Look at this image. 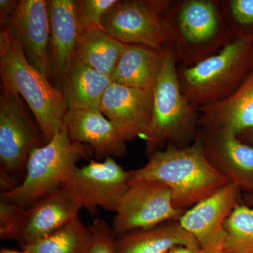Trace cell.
<instances>
[{
    "instance_id": "ba28073f",
    "label": "cell",
    "mask_w": 253,
    "mask_h": 253,
    "mask_svg": "<svg viewBox=\"0 0 253 253\" xmlns=\"http://www.w3.org/2000/svg\"><path fill=\"white\" fill-rule=\"evenodd\" d=\"M81 206L66 187L44 195L28 207L0 201V237L20 246L45 237L78 217Z\"/></svg>"
},
{
    "instance_id": "8fae6325",
    "label": "cell",
    "mask_w": 253,
    "mask_h": 253,
    "mask_svg": "<svg viewBox=\"0 0 253 253\" xmlns=\"http://www.w3.org/2000/svg\"><path fill=\"white\" fill-rule=\"evenodd\" d=\"M129 184V171L114 158H108L102 161L91 160L76 168L66 187L81 208L94 215L98 208L115 212Z\"/></svg>"
},
{
    "instance_id": "4dcf8cb0",
    "label": "cell",
    "mask_w": 253,
    "mask_h": 253,
    "mask_svg": "<svg viewBox=\"0 0 253 253\" xmlns=\"http://www.w3.org/2000/svg\"><path fill=\"white\" fill-rule=\"evenodd\" d=\"M241 203L253 208V194H242Z\"/></svg>"
},
{
    "instance_id": "7a4b0ae2",
    "label": "cell",
    "mask_w": 253,
    "mask_h": 253,
    "mask_svg": "<svg viewBox=\"0 0 253 253\" xmlns=\"http://www.w3.org/2000/svg\"><path fill=\"white\" fill-rule=\"evenodd\" d=\"M1 89L26 101L44 136L45 144L63 126L68 109L63 91L49 78L32 66L21 44L9 32H0Z\"/></svg>"
},
{
    "instance_id": "5bb4252c",
    "label": "cell",
    "mask_w": 253,
    "mask_h": 253,
    "mask_svg": "<svg viewBox=\"0 0 253 253\" xmlns=\"http://www.w3.org/2000/svg\"><path fill=\"white\" fill-rule=\"evenodd\" d=\"M205 156L242 194H253V146L224 128L200 127Z\"/></svg>"
},
{
    "instance_id": "d6a6232c",
    "label": "cell",
    "mask_w": 253,
    "mask_h": 253,
    "mask_svg": "<svg viewBox=\"0 0 253 253\" xmlns=\"http://www.w3.org/2000/svg\"><path fill=\"white\" fill-rule=\"evenodd\" d=\"M253 53L252 55V58H251V70L253 69Z\"/></svg>"
},
{
    "instance_id": "4316f807",
    "label": "cell",
    "mask_w": 253,
    "mask_h": 253,
    "mask_svg": "<svg viewBox=\"0 0 253 253\" xmlns=\"http://www.w3.org/2000/svg\"><path fill=\"white\" fill-rule=\"evenodd\" d=\"M91 226L92 239L87 253H118L116 247L117 236L106 221L95 219Z\"/></svg>"
},
{
    "instance_id": "ffe728a7",
    "label": "cell",
    "mask_w": 253,
    "mask_h": 253,
    "mask_svg": "<svg viewBox=\"0 0 253 253\" xmlns=\"http://www.w3.org/2000/svg\"><path fill=\"white\" fill-rule=\"evenodd\" d=\"M178 246L199 247L179 220L129 231L116 238L118 253H168Z\"/></svg>"
},
{
    "instance_id": "cb8c5ba5",
    "label": "cell",
    "mask_w": 253,
    "mask_h": 253,
    "mask_svg": "<svg viewBox=\"0 0 253 253\" xmlns=\"http://www.w3.org/2000/svg\"><path fill=\"white\" fill-rule=\"evenodd\" d=\"M223 253H253V208L240 203L225 224Z\"/></svg>"
},
{
    "instance_id": "52a82bcc",
    "label": "cell",
    "mask_w": 253,
    "mask_h": 253,
    "mask_svg": "<svg viewBox=\"0 0 253 253\" xmlns=\"http://www.w3.org/2000/svg\"><path fill=\"white\" fill-rule=\"evenodd\" d=\"M21 99L3 89L0 94L1 192L22 182L32 151L45 144L39 125Z\"/></svg>"
},
{
    "instance_id": "9c48e42d",
    "label": "cell",
    "mask_w": 253,
    "mask_h": 253,
    "mask_svg": "<svg viewBox=\"0 0 253 253\" xmlns=\"http://www.w3.org/2000/svg\"><path fill=\"white\" fill-rule=\"evenodd\" d=\"M172 1H118L104 15L103 28L125 44L146 46L161 51L172 44L164 14Z\"/></svg>"
},
{
    "instance_id": "83f0119b",
    "label": "cell",
    "mask_w": 253,
    "mask_h": 253,
    "mask_svg": "<svg viewBox=\"0 0 253 253\" xmlns=\"http://www.w3.org/2000/svg\"><path fill=\"white\" fill-rule=\"evenodd\" d=\"M17 1L1 0L0 1V24L4 22L12 12Z\"/></svg>"
},
{
    "instance_id": "277c9868",
    "label": "cell",
    "mask_w": 253,
    "mask_h": 253,
    "mask_svg": "<svg viewBox=\"0 0 253 253\" xmlns=\"http://www.w3.org/2000/svg\"><path fill=\"white\" fill-rule=\"evenodd\" d=\"M176 64L174 48L168 44L163 49L162 66L152 90V121L144 139L149 156L166 144L189 146L199 131V111L181 91Z\"/></svg>"
},
{
    "instance_id": "9a60e30c",
    "label": "cell",
    "mask_w": 253,
    "mask_h": 253,
    "mask_svg": "<svg viewBox=\"0 0 253 253\" xmlns=\"http://www.w3.org/2000/svg\"><path fill=\"white\" fill-rule=\"evenodd\" d=\"M100 111L116 126L125 142L144 139L152 121V90L112 83L105 92Z\"/></svg>"
},
{
    "instance_id": "f546056e",
    "label": "cell",
    "mask_w": 253,
    "mask_h": 253,
    "mask_svg": "<svg viewBox=\"0 0 253 253\" xmlns=\"http://www.w3.org/2000/svg\"><path fill=\"white\" fill-rule=\"evenodd\" d=\"M239 138L240 140L242 141L243 142L253 146V129L241 134V136H239Z\"/></svg>"
},
{
    "instance_id": "7c38bea8",
    "label": "cell",
    "mask_w": 253,
    "mask_h": 253,
    "mask_svg": "<svg viewBox=\"0 0 253 253\" xmlns=\"http://www.w3.org/2000/svg\"><path fill=\"white\" fill-rule=\"evenodd\" d=\"M242 193L229 183L184 212L181 225L197 241L204 253H223L228 218L241 203Z\"/></svg>"
},
{
    "instance_id": "d4e9b609",
    "label": "cell",
    "mask_w": 253,
    "mask_h": 253,
    "mask_svg": "<svg viewBox=\"0 0 253 253\" xmlns=\"http://www.w3.org/2000/svg\"><path fill=\"white\" fill-rule=\"evenodd\" d=\"M226 24L234 38L253 42V0L221 1Z\"/></svg>"
},
{
    "instance_id": "7402d4cb",
    "label": "cell",
    "mask_w": 253,
    "mask_h": 253,
    "mask_svg": "<svg viewBox=\"0 0 253 253\" xmlns=\"http://www.w3.org/2000/svg\"><path fill=\"white\" fill-rule=\"evenodd\" d=\"M125 46L104 29L97 28L80 35L76 56L84 64L111 76Z\"/></svg>"
},
{
    "instance_id": "1f68e13d",
    "label": "cell",
    "mask_w": 253,
    "mask_h": 253,
    "mask_svg": "<svg viewBox=\"0 0 253 253\" xmlns=\"http://www.w3.org/2000/svg\"><path fill=\"white\" fill-rule=\"evenodd\" d=\"M0 253H28L24 250L21 249V251H17V250L6 249V248H3L0 251Z\"/></svg>"
},
{
    "instance_id": "e0dca14e",
    "label": "cell",
    "mask_w": 253,
    "mask_h": 253,
    "mask_svg": "<svg viewBox=\"0 0 253 253\" xmlns=\"http://www.w3.org/2000/svg\"><path fill=\"white\" fill-rule=\"evenodd\" d=\"M48 2L51 24L50 64L57 88L61 90L63 82L76 56V45L81 31L76 1L51 0Z\"/></svg>"
},
{
    "instance_id": "ac0fdd59",
    "label": "cell",
    "mask_w": 253,
    "mask_h": 253,
    "mask_svg": "<svg viewBox=\"0 0 253 253\" xmlns=\"http://www.w3.org/2000/svg\"><path fill=\"white\" fill-rule=\"evenodd\" d=\"M198 111L200 127L224 128L238 136L253 129V68L234 92Z\"/></svg>"
},
{
    "instance_id": "f1b7e54d",
    "label": "cell",
    "mask_w": 253,
    "mask_h": 253,
    "mask_svg": "<svg viewBox=\"0 0 253 253\" xmlns=\"http://www.w3.org/2000/svg\"><path fill=\"white\" fill-rule=\"evenodd\" d=\"M168 253H204L200 247L191 246H178L169 251Z\"/></svg>"
},
{
    "instance_id": "3957f363",
    "label": "cell",
    "mask_w": 253,
    "mask_h": 253,
    "mask_svg": "<svg viewBox=\"0 0 253 253\" xmlns=\"http://www.w3.org/2000/svg\"><path fill=\"white\" fill-rule=\"evenodd\" d=\"M177 61L190 67L235 40L221 10V1H172L164 14Z\"/></svg>"
},
{
    "instance_id": "2e32d148",
    "label": "cell",
    "mask_w": 253,
    "mask_h": 253,
    "mask_svg": "<svg viewBox=\"0 0 253 253\" xmlns=\"http://www.w3.org/2000/svg\"><path fill=\"white\" fill-rule=\"evenodd\" d=\"M63 126L71 140L90 146L96 159L121 158L126 154V142L101 111L68 110Z\"/></svg>"
},
{
    "instance_id": "5b68a950",
    "label": "cell",
    "mask_w": 253,
    "mask_h": 253,
    "mask_svg": "<svg viewBox=\"0 0 253 253\" xmlns=\"http://www.w3.org/2000/svg\"><path fill=\"white\" fill-rule=\"evenodd\" d=\"M93 154L90 146L71 140L63 126L49 142L32 151L22 182L1 192L0 201L28 207L51 191L66 186L78 163Z\"/></svg>"
},
{
    "instance_id": "4fadbf2b",
    "label": "cell",
    "mask_w": 253,
    "mask_h": 253,
    "mask_svg": "<svg viewBox=\"0 0 253 253\" xmlns=\"http://www.w3.org/2000/svg\"><path fill=\"white\" fill-rule=\"evenodd\" d=\"M0 25L1 31L9 32L21 44L32 66L49 78L51 69L49 2L44 0L17 1L9 17Z\"/></svg>"
},
{
    "instance_id": "d6986e66",
    "label": "cell",
    "mask_w": 253,
    "mask_h": 253,
    "mask_svg": "<svg viewBox=\"0 0 253 253\" xmlns=\"http://www.w3.org/2000/svg\"><path fill=\"white\" fill-rule=\"evenodd\" d=\"M112 83L111 76L75 56L61 89L68 110L100 111L105 92Z\"/></svg>"
},
{
    "instance_id": "8992f818",
    "label": "cell",
    "mask_w": 253,
    "mask_h": 253,
    "mask_svg": "<svg viewBox=\"0 0 253 253\" xmlns=\"http://www.w3.org/2000/svg\"><path fill=\"white\" fill-rule=\"evenodd\" d=\"M253 42L236 38L217 54L177 68L183 94L196 109L217 102L239 87L251 71Z\"/></svg>"
},
{
    "instance_id": "30bf717a",
    "label": "cell",
    "mask_w": 253,
    "mask_h": 253,
    "mask_svg": "<svg viewBox=\"0 0 253 253\" xmlns=\"http://www.w3.org/2000/svg\"><path fill=\"white\" fill-rule=\"evenodd\" d=\"M185 211L174 205L172 191L156 181L132 183L120 201L112 221L116 236L179 220Z\"/></svg>"
},
{
    "instance_id": "44dd1931",
    "label": "cell",
    "mask_w": 253,
    "mask_h": 253,
    "mask_svg": "<svg viewBox=\"0 0 253 253\" xmlns=\"http://www.w3.org/2000/svg\"><path fill=\"white\" fill-rule=\"evenodd\" d=\"M161 51L126 44L111 78L113 83L134 89L153 90L161 71Z\"/></svg>"
},
{
    "instance_id": "484cf974",
    "label": "cell",
    "mask_w": 253,
    "mask_h": 253,
    "mask_svg": "<svg viewBox=\"0 0 253 253\" xmlns=\"http://www.w3.org/2000/svg\"><path fill=\"white\" fill-rule=\"evenodd\" d=\"M118 2V0H78L76 11L81 33L101 28L104 15Z\"/></svg>"
},
{
    "instance_id": "6da1fadb",
    "label": "cell",
    "mask_w": 253,
    "mask_h": 253,
    "mask_svg": "<svg viewBox=\"0 0 253 253\" xmlns=\"http://www.w3.org/2000/svg\"><path fill=\"white\" fill-rule=\"evenodd\" d=\"M129 184L156 181L167 186L174 205L186 211L212 196L230 181L205 156L199 131L194 142L185 147L168 144L149 156L142 167L129 171Z\"/></svg>"
},
{
    "instance_id": "603a6c76",
    "label": "cell",
    "mask_w": 253,
    "mask_h": 253,
    "mask_svg": "<svg viewBox=\"0 0 253 253\" xmlns=\"http://www.w3.org/2000/svg\"><path fill=\"white\" fill-rule=\"evenodd\" d=\"M91 239V226L84 225L77 217L45 237L21 248L28 253H87Z\"/></svg>"
}]
</instances>
